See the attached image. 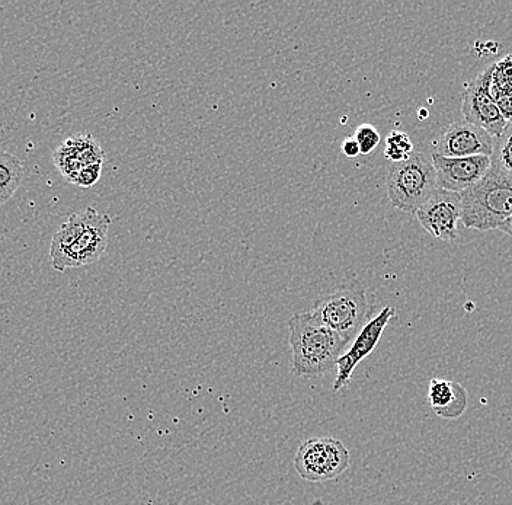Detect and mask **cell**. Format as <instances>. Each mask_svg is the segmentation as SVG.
Masks as SVG:
<instances>
[{
  "label": "cell",
  "instance_id": "6da1fadb",
  "mask_svg": "<svg viewBox=\"0 0 512 505\" xmlns=\"http://www.w3.org/2000/svg\"><path fill=\"white\" fill-rule=\"evenodd\" d=\"M290 331L291 373L312 379L331 372L345 353L348 343L336 332L320 324L312 313H294L288 321Z\"/></svg>",
  "mask_w": 512,
  "mask_h": 505
},
{
  "label": "cell",
  "instance_id": "7a4b0ae2",
  "mask_svg": "<svg viewBox=\"0 0 512 505\" xmlns=\"http://www.w3.org/2000/svg\"><path fill=\"white\" fill-rule=\"evenodd\" d=\"M460 203L464 228L498 230L512 217V180L491 166L483 180L460 194Z\"/></svg>",
  "mask_w": 512,
  "mask_h": 505
},
{
  "label": "cell",
  "instance_id": "3957f363",
  "mask_svg": "<svg viewBox=\"0 0 512 505\" xmlns=\"http://www.w3.org/2000/svg\"><path fill=\"white\" fill-rule=\"evenodd\" d=\"M310 313L350 344L368 322L366 290L355 280L342 283L334 292L319 297Z\"/></svg>",
  "mask_w": 512,
  "mask_h": 505
},
{
  "label": "cell",
  "instance_id": "277c9868",
  "mask_svg": "<svg viewBox=\"0 0 512 505\" xmlns=\"http://www.w3.org/2000/svg\"><path fill=\"white\" fill-rule=\"evenodd\" d=\"M386 185L392 206L405 213L418 212L419 207L440 188L434 165L421 153H415L409 161L393 163Z\"/></svg>",
  "mask_w": 512,
  "mask_h": 505
},
{
  "label": "cell",
  "instance_id": "5b68a950",
  "mask_svg": "<svg viewBox=\"0 0 512 505\" xmlns=\"http://www.w3.org/2000/svg\"><path fill=\"white\" fill-rule=\"evenodd\" d=\"M294 468L304 481H332L350 468V452L341 440L313 437L300 444Z\"/></svg>",
  "mask_w": 512,
  "mask_h": 505
},
{
  "label": "cell",
  "instance_id": "8992f818",
  "mask_svg": "<svg viewBox=\"0 0 512 505\" xmlns=\"http://www.w3.org/2000/svg\"><path fill=\"white\" fill-rule=\"evenodd\" d=\"M491 83L492 67L489 66L464 91L462 113L464 121L476 124L480 129L488 131L494 139H498L507 129L508 123L492 97Z\"/></svg>",
  "mask_w": 512,
  "mask_h": 505
},
{
  "label": "cell",
  "instance_id": "52a82bcc",
  "mask_svg": "<svg viewBox=\"0 0 512 505\" xmlns=\"http://www.w3.org/2000/svg\"><path fill=\"white\" fill-rule=\"evenodd\" d=\"M395 313V308L386 306V308L380 310L379 315L374 316V318L368 321L367 324L364 325V328L358 332L357 337L352 341L351 347L348 348L347 353L342 354V356L339 357L338 363H336L338 373H336L332 391L339 392L341 389L347 388V386L350 385L354 370L357 369L361 361L373 353L374 348L377 347L380 338H382L384 329H386V326L392 321Z\"/></svg>",
  "mask_w": 512,
  "mask_h": 505
},
{
  "label": "cell",
  "instance_id": "ba28073f",
  "mask_svg": "<svg viewBox=\"0 0 512 505\" xmlns=\"http://www.w3.org/2000/svg\"><path fill=\"white\" fill-rule=\"evenodd\" d=\"M422 228L441 241L451 242L459 235L457 223L462 217L460 194L438 188L415 213Z\"/></svg>",
  "mask_w": 512,
  "mask_h": 505
},
{
  "label": "cell",
  "instance_id": "9c48e42d",
  "mask_svg": "<svg viewBox=\"0 0 512 505\" xmlns=\"http://www.w3.org/2000/svg\"><path fill=\"white\" fill-rule=\"evenodd\" d=\"M110 226V216L96 213L94 220L89 223L88 228L83 230L75 244L66 249L56 260H51L54 270L63 273L67 268H79L101 260L107 251Z\"/></svg>",
  "mask_w": 512,
  "mask_h": 505
},
{
  "label": "cell",
  "instance_id": "30bf717a",
  "mask_svg": "<svg viewBox=\"0 0 512 505\" xmlns=\"http://www.w3.org/2000/svg\"><path fill=\"white\" fill-rule=\"evenodd\" d=\"M446 158H470V156H488L494 153V137L476 124L469 121H457L450 124L438 137L435 152Z\"/></svg>",
  "mask_w": 512,
  "mask_h": 505
},
{
  "label": "cell",
  "instance_id": "8fae6325",
  "mask_svg": "<svg viewBox=\"0 0 512 505\" xmlns=\"http://www.w3.org/2000/svg\"><path fill=\"white\" fill-rule=\"evenodd\" d=\"M432 165L437 172L438 187L451 193L462 194L483 180L492 162L488 156L446 158L432 153Z\"/></svg>",
  "mask_w": 512,
  "mask_h": 505
},
{
  "label": "cell",
  "instance_id": "7c38bea8",
  "mask_svg": "<svg viewBox=\"0 0 512 505\" xmlns=\"http://www.w3.org/2000/svg\"><path fill=\"white\" fill-rule=\"evenodd\" d=\"M54 162L64 178L73 184L80 171L94 163H104V152L94 137L79 134L57 147Z\"/></svg>",
  "mask_w": 512,
  "mask_h": 505
},
{
  "label": "cell",
  "instance_id": "4fadbf2b",
  "mask_svg": "<svg viewBox=\"0 0 512 505\" xmlns=\"http://www.w3.org/2000/svg\"><path fill=\"white\" fill-rule=\"evenodd\" d=\"M428 404L438 417L456 420L466 411V389L450 380L432 379L428 388Z\"/></svg>",
  "mask_w": 512,
  "mask_h": 505
},
{
  "label": "cell",
  "instance_id": "5bb4252c",
  "mask_svg": "<svg viewBox=\"0 0 512 505\" xmlns=\"http://www.w3.org/2000/svg\"><path fill=\"white\" fill-rule=\"evenodd\" d=\"M94 207H86L82 212L72 214L66 222L54 233L53 242H51L50 257L56 260L66 249L75 244L76 239L82 235L83 230L88 228L89 223L96 216Z\"/></svg>",
  "mask_w": 512,
  "mask_h": 505
},
{
  "label": "cell",
  "instance_id": "9a60e30c",
  "mask_svg": "<svg viewBox=\"0 0 512 505\" xmlns=\"http://www.w3.org/2000/svg\"><path fill=\"white\" fill-rule=\"evenodd\" d=\"M24 168L16 156L0 150V206L8 203L24 181Z\"/></svg>",
  "mask_w": 512,
  "mask_h": 505
},
{
  "label": "cell",
  "instance_id": "2e32d148",
  "mask_svg": "<svg viewBox=\"0 0 512 505\" xmlns=\"http://www.w3.org/2000/svg\"><path fill=\"white\" fill-rule=\"evenodd\" d=\"M492 168L512 180V124L504 133L494 139V153L491 156Z\"/></svg>",
  "mask_w": 512,
  "mask_h": 505
},
{
  "label": "cell",
  "instance_id": "e0dca14e",
  "mask_svg": "<svg viewBox=\"0 0 512 505\" xmlns=\"http://www.w3.org/2000/svg\"><path fill=\"white\" fill-rule=\"evenodd\" d=\"M414 145H412L411 137L405 131L393 130L387 136L386 149L384 156L392 163H402L409 161L414 156Z\"/></svg>",
  "mask_w": 512,
  "mask_h": 505
},
{
  "label": "cell",
  "instance_id": "ac0fdd59",
  "mask_svg": "<svg viewBox=\"0 0 512 505\" xmlns=\"http://www.w3.org/2000/svg\"><path fill=\"white\" fill-rule=\"evenodd\" d=\"M354 139L360 145L361 155H371L382 142V136L371 124H361L355 131Z\"/></svg>",
  "mask_w": 512,
  "mask_h": 505
},
{
  "label": "cell",
  "instance_id": "d6986e66",
  "mask_svg": "<svg viewBox=\"0 0 512 505\" xmlns=\"http://www.w3.org/2000/svg\"><path fill=\"white\" fill-rule=\"evenodd\" d=\"M491 94L494 97L502 117L508 124H512V89L491 83Z\"/></svg>",
  "mask_w": 512,
  "mask_h": 505
},
{
  "label": "cell",
  "instance_id": "ffe728a7",
  "mask_svg": "<svg viewBox=\"0 0 512 505\" xmlns=\"http://www.w3.org/2000/svg\"><path fill=\"white\" fill-rule=\"evenodd\" d=\"M492 67V83L512 89V54L498 60Z\"/></svg>",
  "mask_w": 512,
  "mask_h": 505
},
{
  "label": "cell",
  "instance_id": "44dd1931",
  "mask_svg": "<svg viewBox=\"0 0 512 505\" xmlns=\"http://www.w3.org/2000/svg\"><path fill=\"white\" fill-rule=\"evenodd\" d=\"M102 174V163H94V165L86 166L79 172L78 177L75 178L73 184L78 187L89 188L99 181Z\"/></svg>",
  "mask_w": 512,
  "mask_h": 505
},
{
  "label": "cell",
  "instance_id": "7402d4cb",
  "mask_svg": "<svg viewBox=\"0 0 512 505\" xmlns=\"http://www.w3.org/2000/svg\"><path fill=\"white\" fill-rule=\"evenodd\" d=\"M341 149L342 153L350 159L358 158V156L361 155L360 145H358L354 137H347V139L342 142Z\"/></svg>",
  "mask_w": 512,
  "mask_h": 505
},
{
  "label": "cell",
  "instance_id": "603a6c76",
  "mask_svg": "<svg viewBox=\"0 0 512 505\" xmlns=\"http://www.w3.org/2000/svg\"><path fill=\"white\" fill-rule=\"evenodd\" d=\"M498 230H501L502 233H507L508 236H512V217L511 219H508L507 222H505Z\"/></svg>",
  "mask_w": 512,
  "mask_h": 505
}]
</instances>
